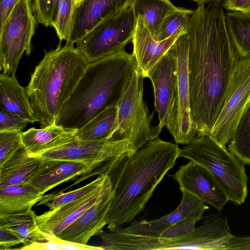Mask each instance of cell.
I'll use <instances>...</instances> for the list:
<instances>
[{
	"mask_svg": "<svg viewBox=\"0 0 250 250\" xmlns=\"http://www.w3.org/2000/svg\"><path fill=\"white\" fill-rule=\"evenodd\" d=\"M188 74L196 136L210 135L240 58L229 35L222 3L193 10L188 29Z\"/></svg>",
	"mask_w": 250,
	"mask_h": 250,
	"instance_id": "cell-1",
	"label": "cell"
},
{
	"mask_svg": "<svg viewBox=\"0 0 250 250\" xmlns=\"http://www.w3.org/2000/svg\"><path fill=\"white\" fill-rule=\"evenodd\" d=\"M180 148L157 137L131 155L110 162L102 174L110 179L114 196L106 217L107 227L132 221L144 210L156 186L175 165Z\"/></svg>",
	"mask_w": 250,
	"mask_h": 250,
	"instance_id": "cell-2",
	"label": "cell"
},
{
	"mask_svg": "<svg viewBox=\"0 0 250 250\" xmlns=\"http://www.w3.org/2000/svg\"><path fill=\"white\" fill-rule=\"evenodd\" d=\"M136 66L133 54L125 50L90 62L55 124L78 129L105 108L118 105Z\"/></svg>",
	"mask_w": 250,
	"mask_h": 250,
	"instance_id": "cell-3",
	"label": "cell"
},
{
	"mask_svg": "<svg viewBox=\"0 0 250 250\" xmlns=\"http://www.w3.org/2000/svg\"><path fill=\"white\" fill-rule=\"evenodd\" d=\"M89 63L73 44L59 45L45 52L26 87L32 107L42 128L55 124Z\"/></svg>",
	"mask_w": 250,
	"mask_h": 250,
	"instance_id": "cell-4",
	"label": "cell"
},
{
	"mask_svg": "<svg viewBox=\"0 0 250 250\" xmlns=\"http://www.w3.org/2000/svg\"><path fill=\"white\" fill-rule=\"evenodd\" d=\"M179 157L194 161L208 170L237 205L247 196L248 177L244 165L226 146L209 135L195 137L180 148Z\"/></svg>",
	"mask_w": 250,
	"mask_h": 250,
	"instance_id": "cell-5",
	"label": "cell"
},
{
	"mask_svg": "<svg viewBox=\"0 0 250 250\" xmlns=\"http://www.w3.org/2000/svg\"><path fill=\"white\" fill-rule=\"evenodd\" d=\"M144 77L136 66L127 88L118 105L115 128L111 139L127 140L130 156L148 142L155 140L148 108L143 98Z\"/></svg>",
	"mask_w": 250,
	"mask_h": 250,
	"instance_id": "cell-6",
	"label": "cell"
},
{
	"mask_svg": "<svg viewBox=\"0 0 250 250\" xmlns=\"http://www.w3.org/2000/svg\"><path fill=\"white\" fill-rule=\"evenodd\" d=\"M219 240L216 226L205 219L190 232L173 237L128 233L113 227L105 234V245L109 250H214Z\"/></svg>",
	"mask_w": 250,
	"mask_h": 250,
	"instance_id": "cell-7",
	"label": "cell"
},
{
	"mask_svg": "<svg viewBox=\"0 0 250 250\" xmlns=\"http://www.w3.org/2000/svg\"><path fill=\"white\" fill-rule=\"evenodd\" d=\"M37 23L30 0H20L0 28V70L15 76L25 52L29 56Z\"/></svg>",
	"mask_w": 250,
	"mask_h": 250,
	"instance_id": "cell-8",
	"label": "cell"
},
{
	"mask_svg": "<svg viewBox=\"0 0 250 250\" xmlns=\"http://www.w3.org/2000/svg\"><path fill=\"white\" fill-rule=\"evenodd\" d=\"M137 18L130 7L94 27L76 43L89 62L125 50L132 41Z\"/></svg>",
	"mask_w": 250,
	"mask_h": 250,
	"instance_id": "cell-9",
	"label": "cell"
},
{
	"mask_svg": "<svg viewBox=\"0 0 250 250\" xmlns=\"http://www.w3.org/2000/svg\"><path fill=\"white\" fill-rule=\"evenodd\" d=\"M250 101V58L240 59L233 72L223 106L209 135L226 146L231 139Z\"/></svg>",
	"mask_w": 250,
	"mask_h": 250,
	"instance_id": "cell-10",
	"label": "cell"
},
{
	"mask_svg": "<svg viewBox=\"0 0 250 250\" xmlns=\"http://www.w3.org/2000/svg\"><path fill=\"white\" fill-rule=\"evenodd\" d=\"M153 86L154 105L159 124L154 126L155 138L165 126L172 135L174 132L175 106L177 100L176 58L172 47L148 73Z\"/></svg>",
	"mask_w": 250,
	"mask_h": 250,
	"instance_id": "cell-11",
	"label": "cell"
},
{
	"mask_svg": "<svg viewBox=\"0 0 250 250\" xmlns=\"http://www.w3.org/2000/svg\"><path fill=\"white\" fill-rule=\"evenodd\" d=\"M127 154L130 155L127 140L106 139L86 141L79 140L75 137L62 146L35 156L43 160L63 159L82 162L88 166L89 173Z\"/></svg>",
	"mask_w": 250,
	"mask_h": 250,
	"instance_id": "cell-12",
	"label": "cell"
},
{
	"mask_svg": "<svg viewBox=\"0 0 250 250\" xmlns=\"http://www.w3.org/2000/svg\"><path fill=\"white\" fill-rule=\"evenodd\" d=\"M182 198L171 213L151 221H134L129 226H116L124 232L150 236L164 237L173 227L176 226L186 233L193 230L196 223L203 218L208 207L194 195L181 190Z\"/></svg>",
	"mask_w": 250,
	"mask_h": 250,
	"instance_id": "cell-13",
	"label": "cell"
},
{
	"mask_svg": "<svg viewBox=\"0 0 250 250\" xmlns=\"http://www.w3.org/2000/svg\"><path fill=\"white\" fill-rule=\"evenodd\" d=\"M189 42L187 34L181 36L172 46L177 69V100L174 132L172 135L176 144L187 145L196 135L189 99L188 60Z\"/></svg>",
	"mask_w": 250,
	"mask_h": 250,
	"instance_id": "cell-14",
	"label": "cell"
},
{
	"mask_svg": "<svg viewBox=\"0 0 250 250\" xmlns=\"http://www.w3.org/2000/svg\"><path fill=\"white\" fill-rule=\"evenodd\" d=\"M171 176L181 190L194 195L218 210L229 201L227 194L212 173L204 167L192 161L181 166Z\"/></svg>",
	"mask_w": 250,
	"mask_h": 250,
	"instance_id": "cell-15",
	"label": "cell"
},
{
	"mask_svg": "<svg viewBox=\"0 0 250 250\" xmlns=\"http://www.w3.org/2000/svg\"><path fill=\"white\" fill-rule=\"evenodd\" d=\"M133 0H83L75 7L66 44H74L103 21L130 7Z\"/></svg>",
	"mask_w": 250,
	"mask_h": 250,
	"instance_id": "cell-16",
	"label": "cell"
},
{
	"mask_svg": "<svg viewBox=\"0 0 250 250\" xmlns=\"http://www.w3.org/2000/svg\"><path fill=\"white\" fill-rule=\"evenodd\" d=\"M112 188L111 182L106 175L102 184L88 194L37 215V226L45 234L58 236Z\"/></svg>",
	"mask_w": 250,
	"mask_h": 250,
	"instance_id": "cell-17",
	"label": "cell"
},
{
	"mask_svg": "<svg viewBox=\"0 0 250 250\" xmlns=\"http://www.w3.org/2000/svg\"><path fill=\"white\" fill-rule=\"evenodd\" d=\"M114 196L112 188L58 236L73 242L87 244L90 238L99 234L106 225V217Z\"/></svg>",
	"mask_w": 250,
	"mask_h": 250,
	"instance_id": "cell-18",
	"label": "cell"
},
{
	"mask_svg": "<svg viewBox=\"0 0 250 250\" xmlns=\"http://www.w3.org/2000/svg\"><path fill=\"white\" fill-rule=\"evenodd\" d=\"M180 33L162 41H158L148 29L144 19L137 17L134 33L132 39L133 55L137 67L144 78H147L152 67L167 53L182 35Z\"/></svg>",
	"mask_w": 250,
	"mask_h": 250,
	"instance_id": "cell-19",
	"label": "cell"
},
{
	"mask_svg": "<svg viewBox=\"0 0 250 250\" xmlns=\"http://www.w3.org/2000/svg\"><path fill=\"white\" fill-rule=\"evenodd\" d=\"M43 160L41 165L25 183L43 195L61 184L89 171L85 163L63 159Z\"/></svg>",
	"mask_w": 250,
	"mask_h": 250,
	"instance_id": "cell-20",
	"label": "cell"
},
{
	"mask_svg": "<svg viewBox=\"0 0 250 250\" xmlns=\"http://www.w3.org/2000/svg\"><path fill=\"white\" fill-rule=\"evenodd\" d=\"M77 131L55 124L40 129L32 127L21 132L22 142L30 155L37 156L69 142Z\"/></svg>",
	"mask_w": 250,
	"mask_h": 250,
	"instance_id": "cell-21",
	"label": "cell"
},
{
	"mask_svg": "<svg viewBox=\"0 0 250 250\" xmlns=\"http://www.w3.org/2000/svg\"><path fill=\"white\" fill-rule=\"evenodd\" d=\"M0 108L16 113L30 123L38 122L26 87L21 86L16 76L0 75Z\"/></svg>",
	"mask_w": 250,
	"mask_h": 250,
	"instance_id": "cell-22",
	"label": "cell"
},
{
	"mask_svg": "<svg viewBox=\"0 0 250 250\" xmlns=\"http://www.w3.org/2000/svg\"><path fill=\"white\" fill-rule=\"evenodd\" d=\"M29 154L24 146L0 166V188L26 182L42 162Z\"/></svg>",
	"mask_w": 250,
	"mask_h": 250,
	"instance_id": "cell-23",
	"label": "cell"
},
{
	"mask_svg": "<svg viewBox=\"0 0 250 250\" xmlns=\"http://www.w3.org/2000/svg\"><path fill=\"white\" fill-rule=\"evenodd\" d=\"M43 196L37 188L26 183L0 188V214L26 211Z\"/></svg>",
	"mask_w": 250,
	"mask_h": 250,
	"instance_id": "cell-24",
	"label": "cell"
},
{
	"mask_svg": "<svg viewBox=\"0 0 250 250\" xmlns=\"http://www.w3.org/2000/svg\"><path fill=\"white\" fill-rule=\"evenodd\" d=\"M36 216L32 208L18 213L0 214V228L18 235L24 240V245L32 242L47 241L51 235L45 234L39 229L36 221Z\"/></svg>",
	"mask_w": 250,
	"mask_h": 250,
	"instance_id": "cell-25",
	"label": "cell"
},
{
	"mask_svg": "<svg viewBox=\"0 0 250 250\" xmlns=\"http://www.w3.org/2000/svg\"><path fill=\"white\" fill-rule=\"evenodd\" d=\"M131 7L136 18L144 19L155 38L165 18L177 8L169 0H133Z\"/></svg>",
	"mask_w": 250,
	"mask_h": 250,
	"instance_id": "cell-26",
	"label": "cell"
},
{
	"mask_svg": "<svg viewBox=\"0 0 250 250\" xmlns=\"http://www.w3.org/2000/svg\"><path fill=\"white\" fill-rule=\"evenodd\" d=\"M118 105L109 106L78 129L76 137L81 140L111 139L115 128Z\"/></svg>",
	"mask_w": 250,
	"mask_h": 250,
	"instance_id": "cell-27",
	"label": "cell"
},
{
	"mask_svg": "<svg viewBox=\"0 0 250 250\" xmlns=\"http://www.w3.org/2000/svg\"><path fill=\"white\" fill-rule=\"evenodd\" d=\"M228 31L240 59L250 58V13H225Z\"/></svg>",
	"mask_w": 250,
	"mask_h": 250,
	"instance_id": "cell-28",
	"label": "cell"
},
{
	"mask_svg": "<svg viewBox=\"0 0 250 250\" xmlns=\"http://www.w3.org/2000/svg\"><path fill=\"white\" fill-rule=\"evenodd\" d=\"M228 148L244 165H250V101L236 126Z\"/></svg>",
	"mask_w": 250,
	"mask_h": 250,
	"instance_id": "cell-29",
	"label": "cell"
},
{
	"mask_svg": "<svg viewBox=\"0 0 250 250\" xmlns=\"http://www.w3.org/2000/svg\"><path fill=\"white\" fill-rule=\"evenodd\" d=\"M193 10L177 8L165 19L155 38L162 41L180 33L187 34Z\"/></svg>",
	"mask_w": 250,
	"mask_h": 250,
	"instance_id": "cell-30",
	"label": "cell"
},
{
	"mask_svg": "<svg viewBox=\"0 0 250 250\" xmlns=\"http://www.w3.org/2000/svg\"><path fill=\"white\" fill-rule=\"evenodd\" d=\"M105 174L99 175L96 179L86 185L69 192L60 194L51 193L43 196L37 205H45L50 209L77 200L90 193L104 181Z\"/></svg>",
	"mask_w": 250,
	"mask_h": 250,
	"instance_id": "cell-31",
	"label": "cell"
},
{
	"mask_svg": "<svg viewBox=\"0 0 250 250\" xmlns=\"http://www.w3.org/2000/svg\"><path fill=\"white\" fill-rule=\"evenodd\" d=\"M75 7V0H58L50 26L54 28L60 41L68 39Z\"/></svg>",
	"mask_w": 250,
	"mask_h": 250,
	"instance_id": "cell-32",
	"label": "cell"
},
{
	"mask_svg": "<svg viewBox=\"0 0 250 250\" xmlns=\"http://www.w3.org/2000/svg\"><path fill=\"white\" fill-rule=\"evenodd\" d=\"M22 132H0V166L23 146Z\"/></svg>",
	"mask_w": 250,
	"mask_h": 250,
	"instance_id": "cell-33",
	"label": "cell"
},
{
	"mask_svg": "<svg viewBox=\"0 0 250 250\" xmlns=\"http://www.w3.org/2000/svg\"><path fill=\"white\" fill-rule=\"evenodd\" d=\"M58 0H30L33 14L37 23L50 26Z\"/></svg>",
	"mask_w": 250,
	"mask_h": 250,
	"instance_id": "cell-34",
	"label": "cell"
},
{
	"mask_svg": "<svg viewBox=\"0 0 250 250\" xmlns=\"http://www.w3.org/2000/svg\"><path fill=\"white\" fill-rule=\"evenodd\" d=\"M29 123L21 116L0 108V132H21Z\"/></svg>",
	"mask_w": 250,
	"mask_h": 250,
	"instance_id": "cell-35",
	"label": "cell"
},
{
	"mask_svg": "<svg viewBox=\"0 0 250 250\" xmlns=\"http://www.w3.org/2000/svg\"><path fill=\"white\" fill-rule=\"evenodd\" d=\"M25 244L24 240L15 233L3 228H0V250H10L11 247Z\"/></svg>",
	"mask_w": 250,
	"mask_h": 250,
	"instance_id": "cell-36",
	"label": "cell"
},
{
	"mask_svg": "<svg viewBox=\"0 0 250 250\" xmlns=\"http://www.w3.org/2000/svg\"><path fill=\"white\" fill-rule=\"evenodd\" d=\"M21 250H61L59 237L51 235L49 240L45 241H35L24 245L18 249Z\"/></svg>",
	"mask_w": 250,
	"mask_h": 250,
	"instance_id": "cell-37",
	"label": "cell"
},
{
	"mask_svg": "<svg viewBox=\"0 0 250 250\" xmlns=\"http://www.w3.org/2000/svg\"><path fill=\"white\" fill-rule=\"evenodd\" d=\"M222 250H250V236H233L223 246Z\"/></svg>",
	"mask_w": 250,
	"mask_h": 250,
	"instance_id": "cell-38",
	"label": "cell"
},
{
	"mask_svg": "<svg viewBox=\"0 0 250 250\" xmlns=\"http://www.w3.org/2000/svg\"><path fill=\"white\" fill-rule=\"evenodd\" d=\"M222 4L229 11L250 13V0H223Z\"/></svg>",
	"mask_w": 250,
	"mask_h": 250,
	"instance_id": "cell-39",
	"label": "cell"
},
{
	"mask_svg": "<svg viewBox=\"0 0 250 250\" xmlns=\"http://www.w3.org/2000/svg\"><path fill=\"white\" fill-rule=\"evenodd\" d=\"M20 0H0V28Z\"/></svg>",
	"mask_w": 250,
	"mask_h": 250,
	"instance_id": "cell-40",
	"label": "cell"
},
{
	"mask_svg": "<svg viewBox=\"0 0 250 250\" xmlns=\"http://www.w3.org/2000/svg\"><path fill=\"white\" fill-rule=\"evenodd\" d=\"M195 2L198 6L205 5L209 2H219L222 3L223 0H189Z\"/></svg>",
	"mask_w": 250,
	"mask_h": 250,
	"instance_id": "cell-41",
	"label": "cell"
},
{
	"mask_svg": "<svg viewBox=\"0 0 250 250\" xmlns=\"http://www.w3.org/2000/svg\"><path fill=\"white\" fill-rule=\"evenodd\" d=\"M83 0H75L76 6L80 3Z\"/></svg>",
	"mask_w": 250,
	"mask_h": 250,
	"instance_id": "cell-42",
	"label": "cell"
}]
</instances>
